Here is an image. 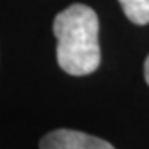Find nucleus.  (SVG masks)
<instances>
[{
  "mask_svg": "<svg viewBox=\"0 0 149 149\" xmlns=\"http://www.w3.org/2000/svg\"><path fill=\"white\" fill-rule=\"evenodd\" d=\"M52 31L58 40V65L63 72L88 76L99 68V18L92 7L84 4L68 6L56 15Z\"/></svg>",
  "mask_w": 149,
  "mask_h": 149,
  "instance_id": "f257e3e1",
  "label": "nucleus"
},
{
  "mask_svg": "<svg viewBox=\"0 0 149 149\" xmlns=\"http://www.w3.org/2000/svg\"><path fill=\"white\" fill-rule=\"evenodd\" d=\"M40 149H115L110 142L76 130H54L40 140Z\"/></svg>",
  "mask_w": 149,
  "mask_h": 149,
  "instance_id": "f03ea898",
  "label": "nucleus"
},
{
  "mask_svg": "<svg viewBox=\"0 0 149 149\" xmlns=\"http://www.w3.org/2000/svg\"><path fill=\"white\" fill-rule=\"evenodd\" d=\"M126 18L135 25L149 24V0H119Z\"/></svg>",
  "mask_w": 149,
  "mask_h": 149,
  "instance_id": "7ed1b4c3",
  "label": "nucleus"
},
{
  "mask_svg": "<svg viewBox=\"0 0 149 149\" xmlns=\"http://www.w3.org/2000/svg\"><path fill=\"white\" fill-rule=\"evenodd\" d=\"M144 77H146V83L149 84V56L144 61Z\"/></svg>",
  "mask_w": 149,
  "mask_h": 149,
  "instance_id": "20e7f679",
  "label": "nucleus"
}]
</instances>
